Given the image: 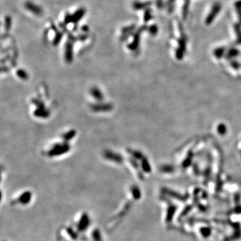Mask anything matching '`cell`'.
I'll use <instances>...</instances> for the list:
<instances>
[{
    "label": "cell",
    "mask_w": 241,
    "mask_h": 241,
    "mask_svg": "<svg viewBox=\"0 0 241 241\" xmlns=\"http://www.w3.org/2000/svg\"><path fill=\"white\" fill-rule=\"evenodd\" d=\"M235 7H236L237 10V14L238 16V19H239V22L241 25V0L236 1L235 3Z\"/></svg>",
    "instance_id": "cell-14"
},
{
    "label": "cell",
    "mask_w": 241,
    "mask_h": 241,
    "mask_svg": "<svg viewBox=\"0 0 241 241\" xmlns=\"http://www.w3.org/2000/svg\"><path fill=\"white\" fill-rule=\"evenodd\" d=\"M92 94H93L94 97L97 98V99L101 98V93H100V91L98 90V89H94V90H92Z\"/></svg>",
    "instance_id": "cell-18"
},
{
    "label": "cell",
    "mask_w": 241,
    "mask_h": 241,
    "mask_svg": "<svg viewBox=\"0 0 241 241\" xmlns=\"http://www.w3.org/2000/svg\"><path fill=\"white\" fill-rule=\"evenodd\" d=\"M156 5L157 7H158V8H162L163 7V0H157V2H156Z\"/></svg>",
    "instance_id": "cell-19"
},
{
    "label": "cell",
    "mask_w": 241,
    "mask_h": 241,
    "mask_svg": "<svg viewBox=\"0 0 241 241\" xmlns=\"http://www.w3.org/2000/svg\"><path fill=\"white\" fill-rule=\"evenodd\" d=\"M221 8L222 5L220 3H215L212 5L211 10H210V13L208 14L206 20H205V23H206V25H210V24L213 22V21L215 20L217 15L219 14L220 11H221Z\"/></svg>",
    "instance_id": "cell-2"
},
{
    "label": "cell",
    "mask_w": 241,
    "mask_h": 241,
    "mask_svg": "<svg viewBox=\"0 0 241 241\" xmlns=\"http://www.w3.org/2000/svg\"><path fill=\"white\" fill-rule=\"evenodd\" d=\"M82 30L84 32H85V33H86V32H87L88 31V26H83V28H82Z\"/></svg>",
    "instance_id": "cell-21"
},
{
    "label": "cell",
    "mask_w": 241,
    "mask_h": 241,
    "mask_svg": "<svg viewBox=\"0 0 241 241\" xmlns=\"http://www.w3.org/2000/svg\"><path fill=\"white\" fill-rule=\"evenodd\" d=\"M71 18H72V15L67 13V14H66V16H64V24H65V25H67V24H69V23H71Z\"/></svg>",
    "instance_id": "cell-17"
},
{
    "label": "cell",
    "mask_w": 241,
    "mask_h": 241,
    "mask_svg": "<svg viewBox=\"0 0 241 241\" xmlns=\"http://www.w3.org/2000/svg\"><path fill=\"white\" fill-rule=\"evenodd\" d=\"M5 30L6 31H9L11 28V18L10 16H7L5 18Z\"/></svg>",
    "instance_id": "cell-12"
},
{
    "label": "cell",
    "mask_w": 241,
    "mask_h": 241,
    "mask_svg": "<svg viewBox=\"0 0 241 241\" xmlns=\"http://www.w3.org/2000/svg\"><path fill=\"white\" fill-rule=\"evenodd\" d=\"M199 232H200V236L202 238H208L210 236V234H211V229L210 227L208 226H204L200 227L199 228Z\"/></svg>",
    "instance_id": "cell-8"
},
{
    "label": "cell",
    "mask_w": 241,
    "mask_h": 241,
    "mask_svg": "<svg viewBox=\"0 0 241 241\" xmlns=\"http://www.w3.org/2000/svg\"><path fill=\"white\" fill-rule=\"evenodd\" d=\"M189 0H186L185 1L184 6L182 7V16L184 20H186L187 18L188 14V9H189Z\"/></svg>",
    "instance_id": "cell-11"
},
{
    "label": "cell",
    "mask_w": 241,
    "mask_h": 241,
    "mask_svg": "<svg viewBox=\"0 0 241 241\" xmlns=\"http://www.w3.org/2000/svg\"><path fill=\"white\" fill-rule=\"evenodd\" d=\"M26 9H28L30 12L34 14L36 16H41L42 14V9L38 5L35 3L31 2V1H27L24 5Z\"/></svg>",
    "instance_id": "cell-3"
},
{
    "label": "cell",
    "mask_w": 241,
    "mask_h": 241,
    "mask_svg": "<svg viewBox=\"0 0 241 241\" xmlns=\"http://www.w3.org/2000/svg\"><path fill=\"white\" fill-rule=\"evenodd\" d=\"M152 4L151 1H145V2H141V1H135L133 3V8L135 10H140V9H147L148 7L150 6Z\"/></svg>",
    "instance_id": "cell-6"
},
{
    "label": "cell",
    "mask_w": 241,
    "mask_h": 241,
    "mask_svg": "<svg viewBox=\"0 0 241 241\" xmlns=\"http://www.w3.org/2000/svg\"><path fill=\"white\" fill-rule=\"evenodd\" d=\"M153 18L152 12H151V9L149 8H147L144 11V16H143V20L145 23H147L149 20H151Z\"/></svg>",
    "instance_id": "cell-10"
},
{
    "label": "cell",
    "mask_w": 241,
    "mask_h": 241,
    "mask_svg": "<svg viewBox=\"0 0 241 241\" xmlns=\"http://www.w3.org/2000/svg\"><path fill=\"white\" fill-rule=\"evenodd\" d=\"M65 48V56L66 60L71 61L73 58V42L69 41L67 42Z\"/></svg>",
    "instance_id": "cell-7"
},
{
    "label": "cell",
    "mask_w": 241,
    "mask_h": 241,
    "mask_svg": "<svg viewBox=\"0 0 241 241\" xmlns=\"http://www.w3.org/2000/svg\"><path fill=\"white\" fill-rule=\"evenodd\" d=\"M68 149V148L66 147L65 146H60V147H58L55 148V149H53L51 151L50 153L52 155H58V154H60V153H65L66 151H67Z\"/></svg>",
    "instance_id": "cell-9"
},
{
    "label": "cell",
    "mask_w": 241,
    "mask_h": 241,
    "mask_svg": "<svg viewBox=\"0 0 241 241\" xmlns=\"http://www.w3.org/2000/svg\"><path fill=\"white\" fill-rule=\"evenodd\" d=\"M157 31H158V28H157V26L155 25V24L151 25L149 27V32L151 35L154 36L155 34H157Z\"/></svg>",
    "instance_id": "cell-16"
},
{
    "label": "cell",
    "mask_w": 241,
    "mask_h": 241,
    "mask_svg": "<svg viewBox=\"0 0 241 241\" xmlns=\"http://www.w3.org/2000/svg\"><path fill=\"white\" fill-rule=\"evenodd\" d=\"M79 221L77 223V226L79 228L80 230H85L87 228V227L88 226V223H89V218L88 214L86 213L82 214L81 216H79Z\"/></svg>",
    "instance_id": "cell-4"
},
{
    "label": "cell",
    "mask_w": 241,
    "mask_h": 241,
    "mask_svg": "<svg viewBox=\"0 0 241 241\" xmlns=\"http://www.w3.org/2000/svg\"><path fill=\"white\" fill-rule=\"evenodd\" d=\"M80 40H86V38H87V35H85V34H83V35H81L80 36Z\"/></svg>",
    "instance_id": "cell-20"
},
{
    "label": "cell",
    "mask_w": 241,
    "mask_h": 241,
    "mask_svg": "<svg viewBox=\"0 0 241 241\" xmlns=\"http://www.w3.org/2000/svg\"><path fill=\"white\" fill-rule=\"evenodd\" d=\"M85 14H86V10L84 8L79 9L72 15L71 23H73L74 24L77 25V23L83 18Z\"/></svg>",
    "instance_id": "cell-5"
},
{
    "label": "cell",
    "mask_w": 241,
    "mask_h": 241,
    "mask_svg": "<svg viewBox=\"0 0 241 241\" xmlns=\"http://www.w3.org/2000/svg\"><path fill=\"white\" fill-rule=\"evenodd\" d=\"M62 36H63V33H62V32H56L55 38H54V40H53V44L54 45L58 44L60 42V40H62Z\"/></svg>",
    "instance_id": "cell-13"
},
{
    "label": "cell",
    "mask_w": 241,
    "mask_h": 241,
    "mask_svg": "<svg viewBox=\"0 0 241 241\" xmlns=\"http://www.w3.org/2000/svg\"><path fill=\"white\" fill-rule=\"evenodd\" d=\"M135 28V24H133V25L126 26V27L123 28V29L121 30V32H122V33L123 34L131 33V32H133V30Z\"/></svg>",
    "instance_id": "cell-15"
},
{
    "label": "cell",
    "mask_w": 241,
    "mask_h": 241,
    "mask_svg": "<svg viewBox=\"0 0 241 241\" xmlns=\"http://www.w3.org/2000/svg\"><path fill=\"white\" fill-rule=\"evenodd\" d=\"M32 201V193L30 191H26L19 195L17 198L14 199V204L26 206Z\"/></svg>",
    "instance_id": "cell-1"
}]
</instances>
